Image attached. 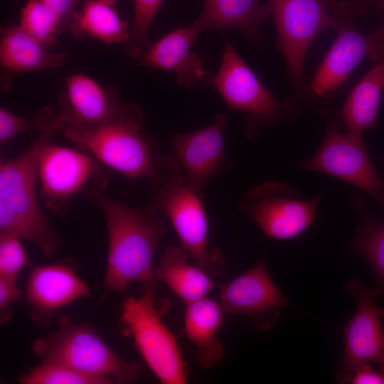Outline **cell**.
I'll list each match as a JSON object with an SVG mask.
<instances>
[{
    "instance_id": "cell-26",
    "label": "cell",
    "mask_w": 384,
    "mask_h": 384,
    "mask_svg": "<svg viewBox=\"0 0 384 384\" xmlns=\"http://www.w3.org/2000/svg\"><path fill=\"white\" fill-rule=\"evenodd\" d=\"M18 25L46 48L56 45V36L63 32L58 16L41 0L26 2Z\"/></svg>"
},
{
    "instance_id": "cell-13",
    "label": "cell",
    "mask_w": 384,
    "mask_h": 384,
    "mask_svg": "<svg viewBox=\"0 0 384 384\" xmlns=\"http://www.w3.org/2000/svg\"><path fill=\"white\" fill-rule=\"evenodd\" d=\"M59 112L55 113L59 132L64 135L94 131L114 122L124 104L115 85L102 86L84 74L65 79V90L59 95Z\"/></svg>"
},
{
    "instance_id": "cell-21",
    "label": "cell",
    "mask_w": 384,
    "mask_h": 384,
    "mask_svg": "<svg viewBox=\"0 0 384 384\" xmlns=\"http://www.w3.org/2000/svg\"><path fill=\"white\" fill-rule=\"evenodd\" d=\"M224 313L220 303L206 297L186 304L184 332L196 347V360L204 369L213 368L224 354V346L217 336Z\"/></svg>"
},
{
    "instance_id": "cell-29",
    "label": "cell",
    "mask_w": 384,
    "mask_h": 384,
    "mask_svg": "<svg viewBox=\"0 0 384 384\" xmlns=\"http://www.w3.org/2000/svg\"><path fill=\"white\" fill-rule=\"evenodd\" d=\"M30 265L21 238L13 234L0 233V277L16 279Z\"/></svg>"
},
{
    "instance_id": "cell-20",
    "label": "cell",
    "mask_w": 384,
    "mask_h": 384,
    "mask_svg": "<svg viewBox=\"0 0 384 384\" xmlns=\"http://www.w3.org/2000/svg\"><path fill=\"white\" fill-rule=\"evenodd\" d=\"M271 15L269 4L258 0H205L201 13L191 24L196 32L238 28L255 46L263 43L261 23Z\"/></svg>"
},
{
    "instance_id": "cell-12",
    "label": "cell",
    "mask_w": 384,
    "mask_h": 384,
    "mask_svg": "<svg viewBox=\"0 0 384 384\" xmlns=\"http://www.w3.org/2000/svg\"><path fill=\"white\" fill-rule=\"evenodd\" d=\"M96 159L73 148L46 143L38 157L40 196L48 210L65 215L71 198L92 186L88 183L100 172Z\"/></svg>"
},
{
    "instance_id": "cell-10",
    "label": "cell",
    "mask_w": 384,
    "mask_h": 384,
    "mask_svg": "<svg viewBox=\"0 0 384 384\" xmlns=\"http://www.w3.org/2000/svg\"><path fill=\"white\" fill-rule=\"evenodd\" d=\"M346 292L356 299L358 306L343 329L344 351L336 373L340 383H348L363 363H374L384 371V310L373 301L379 294L374 287L363 286L356 277L348 282Z\"/></svg>"
},
{
    "instance_id": "cell-24",
    "label": "cell",
    "mask_w": 384,
    "mask_h": 384,
    "mask_svg": "<svg viewBox=\"0 0 384 384\" xmlns=\"http://www.w3.org/2000/svg\"><path fill=\"white\" fill-rule=\"evenodd\" d=\"M68 27L75 39L95 38L105 44L126 43L131 32L120 18L115 0H82Z\"/></svg>"
},
{
    "instance_id": "cell-14",
    "label": "cell",
    "mask_w": 384,
    "mask_h": 384,
    "mask_svg": "<svg viewBox=\"0 0 384 384\" xmlns=\"http://www.w3.org/2000/svg\"><path fill=\"white\" fill-rule=\"evenodd\" d=\"M346 23L308 85V95L330 99L345 84L349 75L364 58L378 62L384 59V32L382 28L369 36Z\"/></svg>"
},
{
    "instance_id": "cell-23",
    "label": "cell",
    "mask_w": 384,
    "mask_h": 384,
    "mask_svg": "<svg viewBox=\"0 0 384 384\" xmlns=\"http://www.w3.org/2000/svg\"><path fill=\"white\" fill-rule=\"evenodd\" d=\"M188 257L182 247L169 246L154 270V278L164 282L185 304L206 297L218 286L203 269L191 265Z\"/></svg>"
},
{
    "instance_id": "cell-17",
    "label": "cell",
    "mask_w": 384,
    "mask_h": 384,
    "mask_svg": "<svg viewBox=\"0 0 384 384\" xmlns=\"http://www.w3.org/2000/svg\"><path fill=\"white\" fill-rule=\"evenodd\" d=\"M228 124L227 115L218 113L208 125L172 137L174 156L184 170L186 182L201 198L208 182L224 164Z\"/></svg>"
},
{
    "instance_id": "cell-5",
    "label": "cell",
    "mask_w": 384,
    "mask_h": 384,
    "mask_svg": "<svg viewBox=\"0 0 384 384\" xmlns=\"http://www.w3.org/2000/svg\"><path fill=\"white\" fill-rule=\"evenodd\" d=\"M154 184L157 187L154 204L171 221L182 248L209 275H220L225 267L223 256L218 249L209 247L201 198L186 183L176 160L161 155L159 176Z\"/></svg>"
},
{
    "instance_id": "cell-33",
    "label": "cell",
    "mask_w": 384,
    "mask_h": 384,
    "mask_svg": "<svg viewBox=\"0 0 384 384\" xmlns=\"http://www.w3.org/2000/svg\"><path fill=\"white\" fill-rule=\"evenodd\" d=\"M348 383L384 384V371L373 369L370 363H363L355 370Z\"/></svg>"
},
{
    "instance_id": "cell-28",
    "label": "cell",
    "mask_w": 384,
    "mask_h": 384,
    "mask_svg": "<svg viewBox=\"0 0 384 384\" xmlns=\"http://www.w3.org/2000/svg\"><path fill=\"white\" fill-rule=\"evenodd\" d=\"M164 0H134L133 23L131 36L124 43L128 56L140 58L151 43L149 29Z\"/></svg>"
},
{
    "instance_id": "cell-2",
    "label": "cell",
    "mask_w": 384,
    "mask_h": 384,
    "mask_svg": "<svg viewBox=\"0 0 384 384\" xmlns=\"http://www.w3.org/2000/svg\"><path fill=\"white\" fill-rule=\"evenodd\" d=\"M37 116L40 127L36 139L19 156L0 164V233L32 242L48 259L62 247L63 240L38 203V157L42 146L59 132L50 110L41 109Z\"/></svg>"
},
{
    "instance_id": "cell-18",
    "label": "cell",
    "mask_w": 384,
    "mask_h": 384,
    "mask_svg": "<svg viewBox=\"0 0 384 384\" xmlns=\"http://www.w3.org/2000/svg\"><path fill=\"white\" fill-rule=\"evenodd\" d=\"M199 35L191 25L163 36L139 58V66L162 69L176 75L178 85L189 88L196 85L209 87L212 73L203 68V60L191 50Z\"/></svg>"
},
{
    "instance_id": "cell-25",
    "label": "cell",
    "mask_w": 384,
    "mask_h": 384,
    "mask_svg": "<svg viewBox=\"0 0 384 384\" xmlns=\"http://www.w3.org/2000/svg\"><path fill=\"white\" fill-rule=\"evenodd\" d=\"M353 206L358 214L359 224L356 235L348 245L370 265L375 279L374 287L380 294L384 292V224L370 213L363 199H354Z\"/></svg>"
},
{
    "instance_id": "cell-31",
    "label": "cell",
    "mask_w": 384,
    "mask_h": 384,
    "mask_svg": "<svg viewBox=\"0 0 384 384\" xmlns=\"http://www.w3.org/2000/svg\"><path fill=\"white\" fill-rule=\"evenodd\" d=\"M22 294L16 285V280L0 277L1 324H4L11 314L10 307L18 302Z\"/></svg>"
},
{
    "instance_id": "cell-7",
    "label": "cell",
    "mask_w": 384,
    "mask_h": 384,
    "mask_svg": "<svg viewBox=\"0 0 384 384\" xmlns=\"http://www.w3.org/2000/svg\"><path fill=\"white\" fill-rule=\"evenodd\" d=\"M154 289L144 288L137 298L128 297L121 307L123 336L132 338L144 363L163 384H185L188 377L175 336L155 306Z\"/></svg>"
},
{
    "instance_id": "cell-15",
    "label": "cell",
    "mask_w": 384,
    "mask_h": 384,
    "mask_svg": "<svg viewBox=\"0 0 384 384\" xmlns=\"http://www.w3.org/2000/svg\"><path fill=\"white\" fill-rule=\"evenodd\" d=\"M219 294L225 312L248 316L256 331L272 327L278 319L279 309L289 306L270 278L262 259L220 286Z\"/></svg>"
},
{
    "instance_id": "cell-36",
    "label": "cell",
    "mask_w": 384,
    "mask_h": 384,
    "mask_svg": "<svg viewBox=\"0 0 384 384\" xmlns=\"http://www.w3.org/2000/svg\"><path fill=\"white\" fill-rule=\"evenodd\" d=\"M383 28V32H384V27H383V28Z\"/></svg>"
},
{
    "instance_id": "cell-35",
    "label": "cell",
    "mask_w": 384,
    "mask_h": 384,
    "mask_svg": "<svg viewBox=\"0 0 384 384\" xmlns=\"http://www.w3.org/2000/svg\"><path fill=\"white\" fill-rule=\"evenodd\" d=\"M382 210H383V213H384V206H383V208H382Z\"/></svg>"
},
{
    "instance_id": "cell-9",
    "label": "cell",
    "mask_w": 384,
    "mask_h": 384,
    "mask_svg": "<svg viewBox=\"0 0 384 384\" xmlns=\"http://www.w3.org/2000/svg\"><path fill=\"white\" fill-rule=\"evenodd\" d=\"M321 196L306 200L299 191L280 181L261 183L241 199L238 209L247 214L267 237L297 238L314 222Z\"/></svg>"
},
{
    "instance_id": "cell-32",
    "label": "cell",
    "mask_w": 384,
    "mask_h": 384,
    "mask_svg": "<svg viewBox=\"0 0 384 384\" xmlns=\"http://www.w3.org/2000/svg\"><path fill=\"white\" fill-rule=\"evenodd\" d=\"M50 8L60 20L62 31L68 28L82 0H41Z\"/></svg>"
},
{
    "instance_id": "cell-22",
    "label": "cell",
    "mask_w": 384,
    "mask_h": 384,
    "mask_svg": "<svg viewBox=\"0 0 384 384\" xmlns=\"http://www.w3.org/2000/svg\"><path fill=\"white\" fill-rule=\"evenodd\" d=\"M383 90L384 59L358 82L338 112L347 136L363 140L364 132L375 126Z\"/></svg>"
},
{
    "instance_id": "cell-19",
    "label": "cell",
    "mask_w": 384,
    "mask_h": 384,
    "mask_svg": "<svg viewBox=\"0 0 384 384\" xmlns=\"http://www.w3.org/2000/svg\"><path fill=\"white\" fill-rule=\"evenodd\" d=\"M63 52H50L19 25L1 26V89L8 91L19 74L59 68L65 63Z\"/></svg>"
},
{
    "instance_id": "cell-16",
    "label": "cell",
    "mask_w": 384,
    "mask_h": 384,
    "mask_svg": "<svg viewBox=\"0 0 384 384\" xmlns=\"http://www.w3.org/2000/svg\"><path fill=\"white\" fill-rule=\"evenodd\" d=\"M89 295L90 288L78 276L76 263L68 259L33 267L26 282L30 318L41 327L48 325L58 309Z\"/></svg>"
},
{
    "instance_id": "cell-34",
    "label": "cell",
    "mask_w": 384,
    "mask_h": 384,
    "mask_svg": "<svg viewBox=\"0 0 384 384\" xmlns=\"http://www.w3.org/2000/svg\"><path fill=\"white\" fill-rule=\"evenodd\" d=\"M361 14H366L370 8L384 10V0H347Z\"/></svg>"
},
{
    "instance_id": "cell-3",
    "label": "cell",
    "mask_w": 384,
    "mask_h": 384,
    "mask_svg": "<svg viewBox=\"0 0 384 384\" xmlns=\"http://www.w3.org/2000/svg\"><path fill=\"white\" fill-rule=\"evenodd\" d=\"M267 4L277 45L295 88L301 95H308L303 67L311 43L324 30L338 32L359 14L347 0H267Z\"/></svg>"
},
{
    "instance_id": "cell-1",
    "label": "cell",
    "mask_w": 384,
    "mask_h": 384,
    "mask_svg": "<svg viewBox=\"0 0 384 384\" xmlns=\"http://www.w3.org/2000/svg\"><path fill=\"white\" fill-rule=\"evenodd\" d=\"M83 192L100 208L107 224L106 290L124 293L137 282L154 289V257L164 231L154 204L129 207L104 195L100 187L91 186Z\"/></svg>"
},
{
    "instance_id": "cell-11",
    "label": "cell",
    "mask_w": 384,
    "mask_h": 384,
    "mask_svg": "<svg viewBox=\"0 0 384 384\" xmlns=\"http://www.w3.org/2000/svg\"><path fill=\"white\" fill-rule=\"evenodd\" d=\"M302 169L336 177L363 190L382 208L384 181L368 154L363 140H357L338 132L330 124L317 151L300 164Z\"/></svg>"
},
{
    "instance_id": "cell-6",
    "label": "cell",
    "mask_w": 384,
    "mask_h": 384,
    "mask_svg": "<svg viewBox=\"0 0 384 384\" xmlns=\"http://www.w3.org/2000/svg\"><path fill=\"white\" fill-rule=\"evenodd\" d=\"M41 362L55 363L85 373L112 378L127 384L139 378L142 366L128 362L116 353L88 323H73L63 315L53 332L36 338L31 347Z\"/></svg>"
},
{
    "instance_id": "cell-27",
    "label": "cell",
    "mask_w": 384,
    "mask_h": 384,
    "mask_svg": "<svg viewBox=\"0 0 384 384\" xmlns=\"http://www.w3.org/2000/svg\"><path fill=\"white\" fill-rule=\"evenodd\" d=\"M23 384H110L114 380L102 376L80 372L68 366L41 362L29 372L21 375Z\"/></svg>"
},
{
    "instance_id": "cell-8",
    "label": "cell",
    "mask_w": 384,
    "mask_h": 384,
    "mask_svg": "<svg viewBox=\"0 0 384 384\" xmlns=\"http://www.w3.org/2000/svg\"><path fill=\"white\" fill-rule=\"evenodd\" d=\"M222 36V59L209 87L218 91L228 110L250 114L260 126L292 121L297 114L294 100L290 97L277 100Z\"/></svg>"
},
{
    "instance_id": "cell-4",
    "label": "cell",
    "mask_w": 384,
    "mask_h": 384,
    "mask_svg": "<svg viewBox=\"0 0 384 384\" xmlns=\"http://www.w3.org/2000/svg\"><path fill=\"white\" fill-rule=\"evenodd\" d=\"M144 115L135 104H124L114 122L94 131L65 137L95 159L129 178H146L153 183L159 174L160 155L144 127Z\"/></svg>"
},
{
    "instance_id": "cell-30",
    "label": "cell",
    "mask_w": 384,
    "mask_h": 384,
    "mask_svg": "<svg viewBox=\"0 0 384 384\" xmlns=\"http://www.w3.org/2000/svg\"><path fill=\"white\" fill-rule=\"evenodd\" d=\"M40 122L36 117L31 120L18 116L4 107L0 108V144L4 146L11 139L24 132L37 129Z\"/></svg>"
}]
</instances>
